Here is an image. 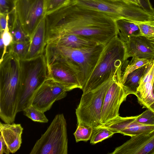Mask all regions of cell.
<instances>
[{"mask_svg":"<svg viewBox=\"0 0 154 154\" xmlns=\"http://www.w3.org/2000/svg\"><path fill=\"white\" fill-rule=\"evenodd\" d=\"M152 43H154V39L150 40Z\"/></svg>","mask_w":154,"mask_h":154,"instance_id":"cell-38","label":"cell"},{"mask_svg":"<svg viewBox=\"0 0 154 154\" xmlns=\"http://www.w3.org/2000/svg\"><path fill=\"white\" fill-rule=\"evenodd\" d=\"M71 0H44L45 15L69 4Z\"/></svg>","mask_w":154,"mask_h":154,"instance_id":"cell-28","label":"cell"},{"mask_svg":"<svg viewBox=\"0 0 154 154\" xmlns=\"http://www.w3.org/2000/svg\"><path fill=\"white\" fill-rule=\"evenodd\" d=\"M46 61L49 78L62 85L67 92L81 89L74 71L67 64L59 60Z\"/></svg>","mask_w":154,"mask_h":154,"instance_id":"cell-13","label":"cell"},{"mask_svg":"<svg viewBox=\"0 0 154 154\" xmlns=\"http://www.w3.org/2000/svg\"><path fill=\"white\" fill-rule=\"evenodd\" d=\"M150 64H146L138 68L121 80L122 84L129 95H136L140 81Z\"/></svg>","mask_w":154,"mask_h":154,"instance_id":"cell-20","label":"cell"},{"mask_svg":"<svg viewBox=\"0 0 154 154\" xmlns=\"http://www.w3.org/2000/svg\"></svg>","mask_w":154,"mask_h":154,"instance_id":"cell-41","label":"cell"},{"mask_svg":"<svg viewBox=\"0 0 154 154\" xmlns=\"http://www.w3.org/2000/svg\"><path fill=\"white\" fill-rule=\"evenodd\" d=\"M23 114L32 121L40 123H47L48 120L44 112L31 105L23 111Z\"/></svg>","mask_w":154,"mask_h":154,"instance_id":"cell-27","label":"cell"},{"mask_svg":"<svg viewBox=\"0 0 154 154\" xmlns=\"http://www.w3.org/2000/svg\"><path fill=\"white\" fill-rule=\"evenodd\" d=\"M137 115L122 117L119 116L102 124L115 133H119L131 137L154 132V125H144L136 121Z\"/></svg>","mask_w":154,"mask_h":154,"instance_id":"cell-12","label":"cell"},{"mask_svg":"<svg viewBox=\"0 0 154 154\" xmlns=\"http://www.w3.org/2000/svg\"><path fill=\"white\" fill-rule=\"evenodd\" d=\"M136 121L141 124L154 125V112L147 108L141 114L137 115Z\"/></svg>","mask_w":154,"mask_h":154,"instance_id":"cell-30","label":"cell"},{"mask_svg":"<svg viewBox=\"0 0 154 154\" xmlns=\"http://www.w3.org/2000/svg\"><path fill=\"white\" fill-rule=\"evenodd\" d=\"M73 49L47 45L45 54L47 61L59 60L69 65L74 71L82 90L96 65L105 45Z\"/></svg>","mask_w":154,"mask_h":154,"instance_id":"cell-3","label":"cell"},{"mask_svg":"<svg viewBox=\"0 0 154 154\" xmlns=\"http://www.w3.org/2000/svg\"><path fill=\"white\" fill-rule=\"evenodd\" d=\"M8 26L13 38V41L23 42L30 41V38L23 29L16 13L15 9L11 13Z\"/></svg>","mask_w":154,"mask_h":154,"instance_id":"cell-22","label":"cell"},{"mask_svg":"<svg viewBox=\"0 0 154 154\" xmlns=\"http://www.w3.org/2000/svg\"><path fill=\"white\" fill-rule=\"evenodd\" d=\"M15 8V3L13 0H0V13L10 14Z\"/></svg>","mask_w":154,"mask_h":154,"instance_id":"cell-32","label":"cell"},{"mask_svg":"<svg viewBox=\"0 0 154 154\" xmlns=\"http://www.w3.org/2000/svg\"><path fill=\"white\" fill-rule=\"evenodd\" d=\"M133 22L138 26L141 35L149 40L154 39V25L152 21Z\"/></svg>","mask_w":154,"mask_h":154,"instance_id":"cell-29","label":"cell"},{"mask_svg":"<svg viewBox=\"0 0 154 154\" xmlns=\"http://www.w3.org/2000/svg\"><path fill=\"white\" fill-rule=\"evenodd\" d=\"M46 42L48 45L78 49L92 47L98 44L78 35L69 33L48 38Z\"/></svg>","mask_w":154,"mask_h":154,"instance_id":"cell-18","label":"cell"},{"mask_svg":"<svg viewBox=\"0 0 154 154\" xmlns=\"http://www.w3.org/2000/svg\"><path fill=\"white\" fill-rule=\"evenodd\" d=\"M126 61L125 43L118 35L105 45L96 65L82 90L83 93L96 88L122 72Z\"/></svg>","mask_w":154,"mask_h":154,"instance_id":"cell-4","label":"cell"},{"mask_svg":"<svg viewBox=\"0 0 154 154\" xmlns=\"http://www.w3.org/2000/svg\"><path fill=\"white\" fill-rule=\"evenodd\" d=\"M122 72L113 77L104 99L101 114L102 125L119 116L122 103L129 95L121 84Z\"/></svg>","mask_w":154,"mask_h":154,"instance_id":"cell-10","label":"cell"},{"mask_svg":"<svg viewBox=\"0 0 154 154\" xmlns=\"http://www.w3.org/2000/svg\"><path fill=\"white\" fill-rule=\"evenodd\" d=\"M77 124V128L73 134L76 142L87 141L90 140L94 128L82 122Z\"/></svg>","mask_w":154,"mask_h":154,"instance_id":"cell-24","label":"cell"},{"mask_svg":"<svg viewBox=\"0 0 154 154\" xmlns=\"http://www.w3.org/2000/svg\"><path fill=\"white\" fill-rule=\"evenodd\" d=\"M153 95H154V81L153 85Z\"/></svg>","mask_w":154,"mask_h":154,"instance_id":"cell-37","label":"cell"},{"mask_svg":"<svg viewBox=\"0 0 154 154\" xmlns=\"http://www.w3.org/2000/svg\"><path fill=\"white\" fill-rule=\"evenodd\" d=\"M46 38L75 34L106 45L118 35L115 20L100 11L69 3L45 16Z\"/></svg>","mask_w":154,"mask_h":154,"instance_id":"cell-1","label":"cell"},{"mask_svg":"<svg viewBox=\"0 0 154 154\" xmlns=\"http://www.w3.org/2000/svg\"><path fill=\"white\" fill-rule=\"evenodd\" d=\"M153 60L139 58L137 57H132L130 63L122 72L121 80L124 79L130 73L146 64L150 63Z\"/></svg>","mask_w":154,"mask_h":154,"instance_id":"cell-25","label":"cell"},{"mask_svg":"<svg viewBox=\"0 0 154 154\" xmlns=\"http://www.w3.org/2000/svg\"><path fill=\"white\" fill-rule=\"evenodd\" d=\"M115 22L119 37L124 42H126L130 36L141 35L138 26L134 22L124 19L115 20Z\"/></svg>","mask_w":154,"mask_h":154,"instance_id":"cell-21","label":"cell"},{"mask_svg":"<svg viewBox=\"0 0 154 154\" xmlns=\"http://www.w3.org/2000/svg\"><path fill=\"white\" fill-rule=\"evenodd\" d=\"M30 41L23 42L13 41L8 48V51L16 56L20 60H24L28 53Z\"/></svg>","mask_w":154,"mask_h":154,"instance_id":"cell-23","label":"cell"},{"mask_svg":"<svg viewBox=\"0 0 154 154\" xmlns=\"http://www.w3.org/2000/svg\"><path fill=\"white\" fill-rule=\"evenodd\" d=\"M15 10L22 26L31 37L35 29L45 17L44 0H17Z\"/></svg>","mask_w":154,"mask_h":154,"instance_id":"cell-9","label":"cell"},{"mask_svg":"<svg viewBox=\"0 0 154 154\" xmlns=\"http://www.w3.org/2000/svg\"><path fill=\"white\" fill-rule=\"evenodd\" d=\"M67 92L62 85L48 78L35 91L29 106L32 105L45 112L51 108L55 102L65 97Z\"/></svg>","mask_w":154,"mask_h":154,"instance_id":"cell-11","label":"cell"},{"mask_svg":"<svg viewBox=\"0 0 154 154\" xmlns=\"http://www.w3.org/2000/svg\"><path fill=\"white\" fill-rule=\"evenodd\" d=\"M0 37L2 38L4 45V49L3 53L1 57L0 60H1L2 59L4 55L6 53L8 48L11 44L13 41L12 35L10 32L9 29L8 23L7 24L6 28L4 31L3 32H1Z\"/></svg>","mask_w":154,"mask_h":154,"instance_id":"cell-31","label":"cell"},{"mask_svg":"<svg viewBox=\"0 0 154 154\" xmlns=\"http://www.w3.org/2000/svg\"><path fill=\"white\" fill-rule=\"evenodd\" d=\"M152 23L154 25V20L152 21Z\"/></svg>","mask_w":154,"mask_h":154,"instance_id":"cell-40","label":"cell"},{"mask_svg":"<svg viewBox=\"0 0 154 154\" xmlns=\"http://www.w3.org/2000/svg\"><path fill=\"white\" fill-rule=\"evenodd\" d=\"M154 81V60L150 63L142 78L136 95L138 103L143 108L154 112L153 85Z\"/></svg>","mask_w":154,"mask_h":154,"instance_id":"cell-16","label":"cell"},{"mask_svg":"<svg viewBox=\"0 0 154 154\" xmlns=\"http://www.w3.org/2000/svg\"><path fill=\"white\" fill-rule=\"evenodd\" d=\"M66 122L63 114L56 115L35 143L30 154H67Z\"/></svg>","mask_w":154,"mask_h":154,"instance_id":"cell-7","label":"cell"},{"mask_svg":"<svg viewBox=\"0 0 154 154\" xmlns=\"http://www.w3.org/2000/svg\"><path fill=\"white\" fill-rule=\"evenodd\" d=\"M45 17L39 23L30 38L28 51L24 60H30L43 54L47 45Z\"/></svg>","mask_w":154,"mask_h":154,"instance_id":"cell-17","label":"cell"},{"mask_svg":"<svg viewBox=\"0 0 154 154\" xmlns=\"http://www.w3.org/2000/svg\"><path fill=\"white\" fill-rule=\"evenodd\" d=\"M14 2L15 3L16 2L17 0H13Z\"/></svg>","mask_w":154,"mask_h":154,"instance_id":"cell-39","label":"cell"},{"mask_svg":"<svg viewBox=\"0 0 154 154\" xmlns=\"http://www.w3.org/2000/svg\"><path fill=\"white\" fill-rule=\"evenodd\" d=\"M9 150L5 143L4 139L0 134V154H9Z\"/></svg>","mask_w":154,"mask_h":154,"instance_id":"cell-35","label":"cell"},{"mask_svg":"<svg viewBox=\"0 0 154 154\" xmlns=\"http://www.w3.org/2000/svg\"><path fill=\"white\" fill-rule=\"evenodd\" d=\"M128 3L133 4L141 7L140 0H121Z\"/></svg>","mask_w":154,"mask_h":154,"instance_id":"cell-36","label":"cell"},{"mask_svg":"<svg viewBox=\"0 0 154 154\" xmlns=\"http://www.w3.org/2000/svg\"><path fill=\"white\" fill-rule=\"evenodd\" d=\"M141 8L148 13L154 15V9L152 6L149 0H140Z\"/></svg>","mask_w":154,"mask_h":154,"instance_id":"cell-34","label":"cell"},{"mask_svg":"<svg viewBox=\"0 0 154 154\" xmlns=\"http://www.w3.org/2000/svg\"><path fill=\"white\" fill-rule=\"evenodd\" d=\"M112 154H154V132L131 137Z\"/></svg>","mask_w":154,"mask_h":154,"instance_id":"cell-14","label":"cell"},{"mask_svg":"<svg viewBox=\"0 0 154 154\" xmlns=\"http://www.w3.org/2000/svg\"><path fill=\"white\" fill-rule=\"evenodd\" d=\"M23 128L20 124L0 123V131L10 153H14L19 149L22 143Z\"/></svg>","mask_w":154,"mask_h":154,"instance_id":"cell-19","label":"cell"},{"mask_svg":"<svg viewBox=\"0 0 154 154\" xmlns=\"http://www.w3.org/2000/svg\"><path fill=\"white\" fill-rule=\"evenodd\" d=\"M9 18V14H4L0 13V31L3 32L5 29L8 23Z\"/></svg>","mask_w":154,"mask_h":154,"instance_id":"cell-33","label":"cell"},{"mask_svg":"<svg viewBox=\"0 0 154 154\" xmlns=\"http://www.w3.org/2000/svg\"><path fill=\"white\" fill-rule=\"evenodd\" d=\"M21 74L20 60L7 51L0 60V118L5 123H14L18 113Z\"/></svg>","mask_w":154,"mask_h":154,"instance_id":"cell-2","label":"cell"},{"mask_svg":"<svg viewBox=\"0 0 154 154\" xmlns=\"http://www.w3.org/2000/svg\"><path fill=\"white\" fill-rule=\"evenodd\" d=\"M70 3L100 11L115 20L124 19L133 22L154 20V16L141 7L121 0H71Z\"/></svg>","mask_w":154,"mask_h":154,"instance_id":"cell-6","label":"cell"},{"mask_svg":"<svg viewBox=\"0 0 154 154\" xmlns=\"http://www.w3.org/2000/svg\"><path fill=\"white\" fill-rule=\"evenodd\" d=\"M124 43L126 60L134 57L154 60V43L146 37L141 35L131 36Z\"/></svg>","mask_w":154,"mask_h":154,"instance_id":"cell-15","label":"cell"},{"mask_svg":"<svg viewBox=\"0 0 154 154\" xmlns=\"http://www.w3.org/2000/svg\"><path fill=\"white\" fill-rule=\"evenodd\" d=\"M20 62L21 74L18 112L29 106L35 91L49 78L45 53L34 59L20 60Z\"/></svg>","mask_w":154,"mask_h":154,"instance_id":"cell-5","label":"cell"},{"mask_svg":"<svg viewBox=\"0 0 154 154\" xmlns=\"http://www.w3.org/2000/svg\"><path fill=\"white\" fill-rule=\"evenodd\" d=\"M114 134L110 129L101 126L94 128L90 143L96 144L111 137Z\"/></svg>","mask_w":154,"mask_h":154,"instance_id":"cell-26","label":"cell"},{"mask_svg":"<svg viewBox=\"0 0 154 154\" xmlns=\"http://www.w3.org/2000/svg\"><path fill=\"white\" fill-rule=\"evenodd\" d=\"M113 77L96 88L83 93L76 109L77 123L82 122L94 128L102 125L101 114L103 102Z\"/></svg>","mask_w":154,"mask_h":154,"instance_id":"cell-8","label":"cell"}]
</instances>
